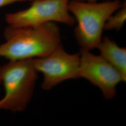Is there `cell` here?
Here are the masks:
<instances>
[{"label": "cell", "mask_w": 126, "mask_h": 126, "mask_svg": "<svg viewBox=\"0 0 126 126\" xmlns=\"http://www.w3.org/2000/svg\"><path fill=\"white\" fill-rule=\"evenodd\" d=\"M32 61L36 71L43 74L42 88L44 90L51 89L66 80L79 78L80 53H68L62 45L49 55Z\"/></svg>", "instance_id": "cell-5"}, {"label": "cell", "mask_w": 126, "mask_h": 126, "mask_svg": "<svg viewBox=\"0 0 126 126\" xmlns=\"http://www.w3.org/2000/svg\"><path fill=\"white\" fill-rule=\"evenodd\" d=\"M117 12L111 15L105 24L104 30L107 31L121 30L126 20V1L121 8L118 9Z\"/></svg>", "instance_id": "cell-8"}, {"label": "cell", "mask_w": 126, "mask_h": 126, "mask_svg": "<svg viewBox=\"0 0 126 126\" xmlns=\"http://www.w3.org/2000/svg\"><path fill=\"white\" fill-rule=\"evenodd\" d=\"M123 4L120 0L100 3L70 0L68 8L77 22L74 32L81 50L91 51L97 48L107 20Z\"/></svg>", "instance_id": "cell-2"}, {"label": "cell", "mask_w": 126, "mask_h": 126, "mask_svg": "<svg viewBox=\"0 0 126 126\" xmlns=\"http://www.w3.org/2000/svg\"><path fill=\"white\" fill-rule=\"evenodd\" d=\"M98 48L100 56L120 72L126 80V49L106 36L102 38Z\"/></svg>", "instance_id": "cell-7"}, {"label": "cell", "mask_w": 126, "mask_h": 126, "mask_svg": "<svg viewBox=\"0 0 126 126\" xmlns=\"http://www.w3.org/2000/svg\"><path fill=\"white\" fill-rule=\"evenodd\" d=\"M70 0H33L27 9L5 16L9 26L15 28L36 27L48 22L62 23L68 26L76 21L69 12Z\"/></svg>", "instance_id": "cell-4"}, {"label": "cell", "mask_w": 126, "mask_h": 126, "mask_svg": "<svg viewBox=\"0 0 126 126\" xmlns=\"http://www.w3.org/2000/svg\"><path fill=\"white\" fill-rule=\"evenodd\" d=\"M2 82L1 80V74H0V84H1Z\"/></svg>", "instance_id": "cell-11"}, {"label": "cell", "mask_w": 126, "mask_h": 126, "mask_svg": "<svg viewBox=\"0 0 126 126\" xmlns=\"http://www.w3.org/2000/svg\"><path fill=\"white\" fill-rule=\"evenodd\" d=\"M4 36L6 41L0 45V57L9 61L43 57L61 45L60 30L55 22L36 27L9 26Z\"/></svg>", "instance_id": "cell-1"}, {"label": "cell", "mask_w": 126, "mask_h": 126, "mask_svg": "<svg viewBox=\"0 0 126 126\" xmlns=\"http://www.w3.org/2000/svg\"><path fill=\"white\" fill-rule=\"evenodd\" d=\"M79 76L99 88L107 100L113 99L118 85L126 81L120 72L101 56L86 50H80Z\"/></svg>", "instance_id": "cell-6"}, {"label": "cell", "mask_w": 126, "mask_h": 126, "mask_svg": "<svg viewBox=\"0 0 126 126\" xmlns=\"http://www.w3.org/2000/svg\"><path fill=\"white\" fill-rule=\"evenodd\" d=\"M5 95L0 100V110L22 112L33 95L38 78L32 59L9 62L0 66Z\"/></svg>", "instance_id": "cell-3"}, {"label": "cell", "mask_w": 126, "mask_h": 126, "mask_svg": "<svg viewBox=\"0 0 126 126\" xmlns=\"http://www.w3.org/2000/svg\"><path fill=\"white\" fill-rule=\"evenodd\" d=\"M79 0V1H85L90 2H97V0Z\"/></svg>", "instance_id": "cell-10"}, {"label": "cell", "mask_w": 126, "mask_h": 126, "mask_svg": "<svg viewBox=\"0 0 126 126\" xmlns=\"http://www.w3.org/2000/svg\"><path fill=\"white\" fill-rule=\"evenodd\" d=\"M33 0H0V9L9 5L18 2L32 1Z\"/></svg>", "instance_id": "cell-9"}]
</instances>
